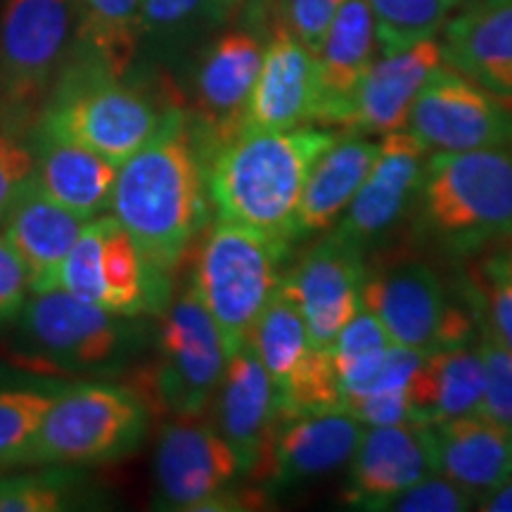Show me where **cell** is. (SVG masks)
Masks as SVG:
<instances>
[{
  "mask_svg": "<svg viewBox=\"0 0 512 512\" xmlns=\"http://www.w3.org/2000/svg\"><path fill=\"white\" fill-rule=\"evenodd\" d=\"M479 510L512 512V477L505 479L501 486H496L491 494H486L482 501H479Z\"/></svg>",
  "mask_w": 512,
  "mask_h": 512,
  "instance_id": "obj_43",
  "label": "cell"
},
{
  "mask_svg": "<svg viewBox=\"0 0 512 512\" xmlns=\"http://www.w3.org/2000/svg\"><path fill=\"white\" fill-rule=\"evenodd\" d=\"M344 0H283V22L311 53H318Z\"/></svg>",
  "mask_w": 512,
  "mask_h": 512,
  "instance_id": "obj_40",
  "label": "cell"
},
{
  "mask_svg": "<svg viewBox=\"0 0 512 512\" xmlns=\"http://www.w3.org/2000/svg\"><path fill=\"white\" fill-rule=\"evenodd\" d=\"M361 434L363 425L347 411L278 413L259 465L247 484L268 494L330 475L349 463Z\"/></svg>",
  "mask_w": 512,
  "mask_h": 512,
  "instance_id": "obj_16",
  "label": "cell"
},
{
  "mask_svg": "<svg viewBox=\"0 0 512 512\" xmlns=\"http://www.w3.org/2000/svg\"><path fill=\"white\" fill-rule=\"evenodd\" d=\"M430 152L411 131L387 133L368 178L335 223L337 233L363 249L389 233L418 200Z\"/></svg>",
  "mask_w": 512,
  "mask_h": 512,
  "instance_id": "obj_18",
  "label": "cell"
},
{
  "mask_svg": "<svg viewBox=\"0 0 512 512\" xmlns=\"http://www.w3.org/2000/svg\"><path fill=\"white\" fill-rule=\"evenodd\" d=\"M377 48L394 55L437 36L460 0H368Z\"/></svg>",
  "mask_w": 512,
  "mask_h": 512,
  "instance_id": "obj_31",
  "label": "cell"
},
{
  "mask_svg": "<svg viewBox=\"0 0 512 512\" xmlns=\"http://www.w3.org/2000/svg\"><path fill=\"white\" fill-rule=\"evenodd\" d=\"M240 3L242 5H245V3H261V0H240Z\"/></svg>",
  "mask_w": 512,
  "mask_h": 512,
  "instance_id": "obj_44",
  "label": "cell"
},
{
  "mask_svg": "<svg viewBox=\"0 0 512 512\" xmlns=\"http://www.w3.org/2000/svg\"><path fill=\"white\" fill-rule=\"evenodd\" d=\"M342 411L361 422L366 427L401 425V422H415L408 389H394V392H377L351 396L342 401Z\"/></svg>",
  "mask_w": 512,
  "mask_h": 512,
  "instance_id": "obj_41",
  "label": "cell"
},
{
  "mask_svg": "<svg viewBox=\"0 0 512 512\" xmlns=\"http://www.w3.org/2000/svg\"><path fill=\"white\" fill-rule=\"evenodd\" d=\"M394 344L389 339L387 330L382 328V323L377 320L368 309H361L354 318L344 325V330L339 332L335 342H332L330 358L332 366H335L337 382L344 377L354 375L356 370L368 366L370 361H375L384 349Z\"/></svg>",
  "mask_w": 512,
  "mask_h": 512,
  "instance_id": "obj_36",
  "label": "cell"
},
{
  "mask_svg": "<svg viewBox=\"0 0 512 512\" xmlns=\"http://www.w3.org/2000/svg\"><path fill=\"white\" fill-rule=\"evenodd\" d=\"M3 238L27 271L29 292L60 287V271L69 249L81 235L83 219L46 195L31 176L3 216Z\"/></svg>",
  "mask_w": 512,
  "mask_h": 512,
  "instance_id": "obj_21",
  "label": "cell"
},
{
  "mask_svg": "<svg viewBox=\"0 0 512 512\" xmlns=\"http://www.w3.org/2000/svg\"><path fill=\"white\" fill-rule=\"evenodd\" d=\"M422 351L389 344L375 361L356 370L354 375L339 380V394L344 399L377 392H394V389H408L411 377L422 363Z\"/></svg>",
  "mask_w": 512,
  "mask_h": 512,
  "instance_id": "obj_35",
  "label": "cell"
},
{
  "mask_svg": "<svg viewBox=\"0 0 512 512\" xmlns=\"http://www.w3.org/2000/svg\"><path fill=\"white\" fill-rule=\"evenodd\" d=\"M460 3H463V0H460Z\"/></svg>",
  "mask_w": 512,
  "mask_h": 512,
  "instance_id": "obj_45",
  "label": "cell"
},
{
  "mask_svg": "<svg viewBox=\"0 0 512 512\" xmlns=\"http://www.w3.org/2000/svg\"><path fill=\"white\" fill-rule=\"evenodd\" d=\"M38 112L41 110H27L0 98V221L19 188L34 176L31 136H34Z\"/></svg>",
  "mask_w": 512,
  "mask_h": 512,
  "instance_id": "obj_33",
  "label": "cell"
},
{
  "mask_svg": "<svg viewBox=\"0 0 512 512\" xmlns=\"http://www.w3.org/2000/svg\"><path fill=\"white\" fill-rule=\"evenodd\" d=\"M60 287L119 316H157L174 292V278L152 266L114 216L81 228L60 271Z\"/></svg>",
  "mask_w": 512,
  "mask_h": 512,
  "instance_id": "obj_9",
  "label": "cell"
},
{
  "mask_svg": "<svg viewBox=\"0 0 512 512\" xmlns=\"http://www.w3.org/2000/svg\"><path fill=\"white\" fill-rule=\"evenodd\" d=\"M31 147L36 181L57 204L83 221L95 219L110 207L117 164L74 140L57 136L38 121Z\"/></svg>",
  "mask_w": 512,
  "mask_h": 512,
  "instance_id": "obj_27",
  "label": "cell"
},
{
  "mask_svg": "<svg viewBox=\"0 0 512 512\" xmlns=\"http://www.w3.org/2000/svg\"><path fill=\"white\" fill-rule=\"evenodd\" d=\"M249 344L271 377L278 413L342 411V394L330 351L311 342L302 313L285 294H275L256 320Z\"/></svg>",
  "mask_w": 512,
  "mask_h": 512,
  "instance_id": "obj_11",
  "label": "cell"
},
{
  "mask_svg": "<svg viewBox=\"0 0 512 512\" xmlns=\"http://www.w3.org/2000/svg\"><path fill=\"white\" fill-rule=\"evenodd\" d=\"M245 465L223 434L202 418H174L155 448L157 505L164 510H233L264 503V489L240 491Z\"/></svg>",
  "mask_w": 512,
  "mask_h": 512,
  "instance_id": "obj_10",
  "label": "cell"
},
{
  "mask_svg": "<svg viewBox=\"0 0 512 512\" xmlns=\"http://www.w3.org/2000/svg\"><path fill=\"white\" fill-rule=\"evenodd\" d=\"M437 467L479 503L512 477V427L482 411L434 425Z\"/></svg>",
  "mask_w": 512,
  "mask_h": 512,
  "instance_id": "obj_26",
  "label": "cell"
},
{
  "mask_svg": "<svg viewBox=\"0 0 512 512\" xmlns=\"http://www.w3.org/2000/svg\"><path fill=\"white\" fill-rule=\"evenodd\" d=\"M408 131L430 150L512 147V107L453 67L427 79L413 102Z\"/></svg>",
  "mask_w": 512,
  "mask_h": 512,
  "instance_id": "obj_12",
  "label": "cell"
},
{
  "mask_svg": "<svg viewBox=\"0 0 512 512\" xmlns=\"http://www.w3.org/2000/svg\"><path fill=\"white\" fill-rule=\"evenodd\" d=\"M418 226L453 254L512 240V147L434 152L418 192Z\"/></svg>",
  "mask_w": 512,
  "mask_h": 512,
  "instance_id": "obj_5",
  "label": "cell"
},
{
  "mask_svg": "<svg viewBox=\"0 0 512 512\" xmlns=\"http://www.w3.org/2000/svg\"><path fill=\"white\" fill-rule=\"evenodd\" d=\"M361 304L380 320L389 339L422 354L439 349L441 332L451 311L439 275L422 261L366 273Z\"/></svg>",
  "mask_w": 512,
  "mask_h": 512,
  "instance_id": "obj_19",
  "label": "cell"
},
{
  "mask_svg": "<svg viewBox=\"0 0 512 512\" xmlns=\"http://www.w3.org/2000/svg\"><path fill=\"white\" fill-rule=\"evenodd\" d=\"M375 53L377 38L368 0H344L316 53V124L344 126L358 86L373 67Z\"/></svg>",
  "mask_w": 512,
  "mask_h": 512,
  "instance_id": "obj_24",
  "label": "cell"
},
{
  "mask_svg": "<svg viewBox=\"0 0 512 512\" xmlns=\"http://www.w3.org/2000/svg\"><path fill=\"white\" fill-rule=\"evenodd\" d=\"M335 138V131L316 126L240 131L207 159L211 209L219 221L292 242L306 178Z\"/></svg>",
  "mask_w": 512,
  "mask_h": 512,
  "instance_id": "obj_2",
  "label": "cell"
},
{
  "mask_svg": "<svg viewBox=\"0 0 512 512\" xmlns=\"http://www.w3.org/2000/svg\"><path fill=\"white\" fill-rule=\"evenodd\" d=\"M157 318L152 370H143L131 387L152 413L202 418L214 403L228 361L221 332L190 283L171 292Z\"/></svg>",
  "mask_w": 512,
  "mask_h": 512,
  "instance_id": "obj_8",
  "label": "cell"
},
{
  "mask_svg": "<svg viewBox=\"0 0 512 512\" xmlns=\"http://www.w3.org/2000/svg\"><path fill=\"white\" fill-rule=\"evenodd\" d=\"M74 0H5L0 15V98L41 110L67 48Z\"/></svg>",
  "mask_w": 512,
  "mask_h": 512,
  "instance_id": "obj_13",
  "label": "cell"
},
{
  "mask_svg": "<svg viewBox=\"0 0 512 512\" xmlns=\"http://www.w3.org/2000/svg\"><path fill=\"white\" fill-rule=\"evenodd\" d=\"M60 389V384L0 387V472L22 467L24 451Z\"/></svg>",
  "mask_w": 512,
  "mask_h": 512,
  "instance_id": "obj_32",
  "label": "cell"
},
{
  "mask_svg": "<svg viewBox=\"0 0 512 512\" xmlns=\"http://www.w3.org/2000/svg\"><path fill=\"white\" fill-rule=\"evenodd\" d=\"M380 143L356 136H337L313 164L302 200L294 214L292 242L325 233L342 219L354 195L373 169Z\"/></svg>",
  "mask_w": 512,
  "mask_h": 512,
  "instance_id": "obj_28",
  "label": "cell"
},
{
  "mask_svg": "<svg viewBox=\"0 0 512 512\" xmlns=\"http://www.w3.org/2000/svg\"><path fill=\"white\" fill-rule=\"evenodd\" d=\"M29 280L8 240L0 238V323H10L27 302Z\"/></svg>",
  "mask_w": 512,
  "mask_h": 512,
  "instance_id": "obj_42",
  "label": "cell"
},
{
  "mask_svg": "<svg viewBox=\"0 0 512 512\" xmlns=\"http://www.w3.org/2000/svg\"><path fill=\"white\" fill-rule=\"evenodd\" d=\"M475 498L467 494L465 489H460L458 484H453L451 479L434 472V475L425 477L422 482L413 484L411 489L401 491L399 496H394L387 503L384 510H396V512H463L470 510Z\"/></svg>",
  "mask_w": 512,
  "mask_h": 512,
  "instance_id": "obj_39",
  "label": "cell"
},
{
  "mask_svg": "<svg viewBox=\"0 0 512 512\" xmlns=\"http://www.w3.org/2000/svg\"><path fill=\"white\" fill-rule=\"evenodd\" d=\"M110 209L152 266L169 275L181 268L211 211L207 159L185 105L119 166Z\"/></svg>",
  "mask_w": 512,
  "mask_h": 512,
  "instance_id": "obj_1",
  "label": "cell"
},
{
  "mask_svg": "<svg viewBox=\"0 0 512 512\" xmlns=\"http://www.w3.org/2000/svg\"><path fill=\"white\" fill-rule=\"evenodd\" d=\"M152 411L126 384H64L24 451L22 467H93L117 463L143 444Z\"/></svg>",
  "mask_w": 512,
  "mask_h": 512,
  "instance_id": "obj_6",
  "label": "cell"
},
{
  "mask_svg": "<svg viewBox=\"0 0 512 512\" xmlns=\"http://www.w3.org/2000/svg\"><path fill=\"white\" fill-rule=\"evenodd\" d=\"M15 320L12 356L34 373L112 377L131 368L145 344V328L136 320L62 287L36 292Z\"/></svg>",
  "mask_w": 512,
  "mask_h": 512,
  "instance_id": "obj_4",
  "label": "cell"
},
{
  "mask_svg": "<svg viewBox=\"0 0 512 512\" xmlns=\"http://www.w3.org/2000/svg\"><path fill=\"white\" fill-rule=\"evenodd\" d=\"M290 245L240 223L219 221L197 247L190 285L214 318L228 356L249 344L256 320L278 294Z\"/></svg>",
  "mask_w": 512,
  "mask_h": 512,
  "instance_id": "obj_7",
  "label": "cell"
},
{
  "mask_svg": "<svg viewBox=\"0 0 512 512\" xmlns=\"http://www.w3.org/2000/svg\"><path fill=\"white\" fill-rule=\"evenodd\" d=\"M349 463L344 501L354 508L384 510L401 491L439 472L434 427L422 422L370 427Z\"/></svg>",
  "mask_w": 512,
  "mask_h": 512,
  "instance_id": "obj_17",
  "label": "cell"
},
{
  "mask_svg": "<svg viewBox=\"0 0 512 512\" xmlns=\"http://www.w3.org/2000/svg\"><path fill=\"white\" fill-rule=\"evenodd\" d=\"M363 278V247L332 230L283 275L278 292L302 313L311 342L328 351L344 325L363 309Z\"/></svg>",
  "mask_w": 512,
  "mask_h": 512,
  "instance_id": "obj_14",
  "label": "cell"
},
{
  "mask_svg": "<svg viewBox=\"0 0 512 512\" xmlns=\"http://www.w3.org/2000/svg\"><path fill=\"white\" fill-rule=\"evenodd\" d=\"M264 60V41L252 29H230L202 55L188 110L204 159L242 131L247 102Z\"/></svg>",
  "mask_w": 512,
  "mask_h": 512,
  "instance_id": "obj_15",
  "label": "cell"
},
{
  "mask_svg": "<svg viewBox=\"0 0 512 512\" xmlns=\"http://www.w3.org/2000/svg\"><path fill=\"white\" fill-rule=\"evenodd\" d=\"M477 332L486 368V387L479 411L512 427V349L484 323L482 316Z\"/></svg>",
  "mask_w": 512,
  "mask_h": 512,
  "instance_id": "obj_37",
  "label": "cell"
},
{
  "mask_svg": "<svg viewBox=\"0 0 512 512\" xmlns=\"http://www.w3.org/2000/svg\"><path fill=\"white\" fill-rule=\"evenodd\" d=\"M486 387V368L479 344L441 347L422 356L408 384L413 420L422 425L460 418L479 411Z\"/></svg>",
  "mask_w": 512,
  "mask_h": 512,
  "instance_id": "obj_29",
  "label": "cell"
},
{
  "mask_svg": "<svg viewBox=\"0 0 512 512\" xmlns=\"http://www.w3.org/2000/svg\"><path fill=\"white\" fill-rule=\"evenodd\" d=\"M479 316L512 349V247L491 254L479 271Z\"/></svg>",
  "mask_w": 512,
  "mask_h": 512,
  "instance_id": "obj_38",
  "label": "cell"
},
{
  "mask_svg": "<svg viewBox=\"0 0 512 512\" xmlns=\"http://www.w3.org/2000/svg\"><path fill=\"white\" fill-rule=\"evenodd\" d=\"M240 0H143V36L176 38L202 24H221L233 17Z\"/></svg>",
  "mask_w": 512,
  "mask_h": 512,
  "instance_id": "obj_34",
  "label": "cell"
},
{
  "mask_svg": "<svg viewBox=\"0 0 512 512\" xmlns=\"http://www.w3.org/2000/svg\"><path fill=\"white\" fill-rule=\"evenodd\" d=\"M441 64L444 55L434 38L375 60L358 86L342 128L361 136H387L406 128L415 98Z\"/></svg>",
  "mask_w": 512,
  "mask_h": 512,
  "instance_id": "obj_22",
  "label": "cell"
},
{
  "mask_svg": "<svg viewBox=\"0 0 512 512\" xmlns=\"http://www.w3.org/2000/svg\"><path fill=\"white\" fill-rule=\"evenodd\" d=\"M88 479L76 467H43L41 472L0 477V512L72 510L88 498Z\"/></svg>",
  "mask_w": 512,
  "mask_h": 512,
  "instance_id": "obj_30",
  "label": "cell"
},
{
  "mask_svg": "<svg viewBox=\"0 0 512 512\" xmlns=\"http://www.w3.org/2000/svg\"><path fill=\"white\" fill-rule=\"evenodd\" d=\"M214 413V427L235 448L249 479L278 418L275 387L252 344L228 356L219 392L214 396Z\"/></svg>",
  "mask_w": 512,
  "mask_h": 512,
  "instance_id": "obj_23",
  "label": "cell"
},
{
  "mask_svg": "<svg viewBox=\"0 0 512 512\" xmlns=\"http://www.w3.org/2000/svg\"><path fill=\"white\" fill-rule=\"evenodd\" d=\"M181 105L185 102L171 86L124 81L76 53L50 86L38 124L121 166L157 136Z\"/></svg>",
  "mask_w": 512,
  "mask_h": 512,
  "instance_id": "obj_3",
  "label": "cell"
},
{
  "mask_svg": "<svg viewBox=\"0 0 512 512\" xmlns=\"http://www.w3.org/2000/svg\"><path fill=\"white\" fill-rule=\"evenodd\" d=\"M441 55L448 67L512 105V0H479L453 17Z\"/></svg>",
  "mask_w": 512,
  "mask_h": 512,
  "instance_id": "obj_25",
  "label": "cell"
},
{
  "mask_svg": "<svg viewBox=\"0 0 512 512\" xmlns=\"http://www.w3.org/2000/svg\"><path fill=\"white\" fill-rule=\"evenodd\" d=\"M318 57L275 19L259 76L249 95L242 131H287L316 124Z\"/></svg>",
  "mask_w": 512,
  "mask_h": 512,
  "instance_id": "obj_20",
  "label": "cell"
}]
</instances>
